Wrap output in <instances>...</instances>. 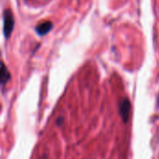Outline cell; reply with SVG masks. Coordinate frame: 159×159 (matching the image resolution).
Segmentation results:
<instances>
[{
  "label": "cell",
  "instance_id": "cell-4",
  "mask_svg": "<svg viewBox=\"0 0 159 159\" xmlns=\"http://www.w3.org/2000/svg\"><path fill=\"white\" fill-rule=\"evenodd\" d=\"M51 28H52V23L50 21H46V22L39 24L36 27V31L40 35H43V34H47L48 31H50Z\"/></svg>",
  "mask_w": 159,
  "mask_h": 159
},
{
  "label": "cell",
  "instance_id": "cell-2",
  "mask_svg": "<svg viewBox=\"0 0 159 159\" xmlns=\"http://www.w3.org/2000/svg\"><path fill=\"white\" fill-rule=\"evenodd\" d=\"M119 113H120L121 117L124 120V122H128V120L129 118V114H130V102L129 100L125 99L120 102Z\"/></svg>",
  "mask_w": 159,
  "mask_h": 159
},
{
  "label": "cell",
  "instance_id": "cell-1",
  "mask_svg": "<svg viewBox=\"0 0 159 159\" xmlns=\"http://www.w3.org/2000/svg\"><path fill=\"white\" fill-rule=\"evenodd\" d=\"M14 19L10 10L7 9L4 14V33L6 37H8L13 30Z\"/></svg>",
  "mask_w": 159,
  "mask_h": 159
},
{
  "label": "cell",
  "instance_id": "cell-3",
  "mask_svg": "<svg viewBox=\"0 0 159 159\" xmlns=\"http://www.w3.org/2000/svg\"><path fill=\"white\" fill-rule=\"evenodd\" d=\"M10 74L7 71L6 65L3 61H0V84H5L9 80Z\"/></svg>",
  "mask_w": 159,
  "mask_h": 159
}]
</instances>
